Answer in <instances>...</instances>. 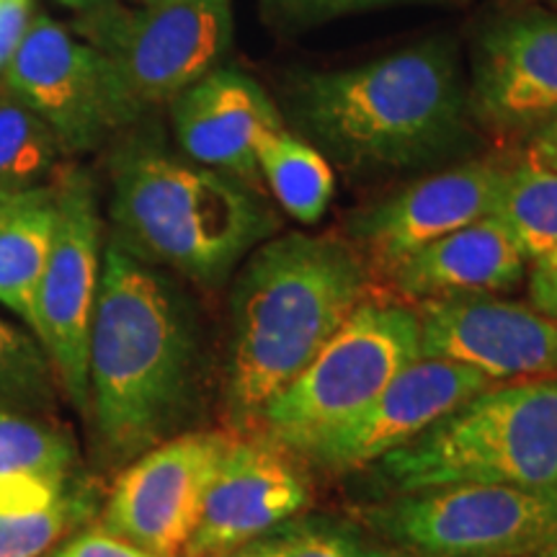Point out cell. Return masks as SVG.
Instances as JSON below:
<instances>
[{
    "instance_id": "obj_27",
    "label": "cell",
    "mask_w": 557,
    "mask_h": 557,
    "mask_svg": "<svg viewBox=\"0 0 557 557\" xmlns=\"http://www.w3.org/2000/svg\"><path fill=\"white\" fill-rule=\"evenodd\" d=\"M52 557H158L148 549L132 545L129 540L109 532L107 527H90L58 547Z\"/></svg>"
},
{
    "instance_id": "obj_29",
    "label": "cell",
    "mask_w": 557,
    "mask_h": 557,
    "mask_svg": "<svg viewBox=\"0 0 557 557\" xmlns=\"http://www.w3.org/2000/svg\"><path fill=\"white\" fill-rule=\"evenodd\" d=\"M34 0H0V73L9 67L13 52L32 24Z\"/></svg>"
},
{
    "instance_id": "obj_26",
    "label": "cell",
    "mask_w": 557,
    "mask_h": 557,
    "mask_svg": "<svg viewBox=\"0 0 557 557\" xmlns=\"http://www.w3.org/2000/svg\"><path fill=\"white\" fill-rule=\"evenodd\" d=\"M50 359L29 336L0 320V410L47 398Z\"/></svg>"
},
{
    "instance_id": "obj_16",
    "label": "cell",
    "mask_w": 557,
    "mask_h": 557,
    "mask_svg": "<svg viewBox=\"0 0 557 557\" xmlns=\"http://www.w3.org/2000/svg\"><path fill=\"white\" fill-rule=\"evenodd\" d=\"M470 107L496 129H534L555 120L557 13H517L480 34Z\"/></svg>"
},
{
    "instance_id": "obj_21",
    "label": "cell",
    "mask_w": 557,
    "mask_h": 557,
    "mask_svg": "<svg viewBox=\"0 0 557 557\" xmlns=\"http://www.w3.org/2000/svg\"><path fill=\"white\" fill-rule=\"evenodd\" d=\"M256 165L292 220L315 225L331 207L336 176L329 158L305 137L292 135L284 124L261 129L256 139Z\"/></svg>"
},
{
    "instance_id": "obj_14",
    "label": "cell",
    "mask_w": 557,
    "mask_h": 557,
    "mask_svg": "<svg viewBox=\"0 0 557 557\" xmlns=\"http://www.w3.org/2000/svg\"><path fill=\"white\" fill-rule=\"evenodd\" d=\"M308 504V480L284 447L271 438H230L186 557L248 545L299 517Z\"/></svg>"
},
{
    "instance_id": "obj_6",
    "label": "cell",
    "mask_w": 557,
    "mask_h": 557,
    "mask_svg": "<svg viewBox=\"0 0 557 557\" xmlns=\"http://www.w3.org/2000/svg\"><path fill=\"white\" fill-rule=\"evenodd\" d=\"M418 357L416 310L364 299L310 364L261 408L256 421L278 447L305 455L367 408Z\"/></svg>"
},
{
    "instance_id": "obj_23",
    "label": "cell",
    "mask_w": 557,
    "mask_h": 557,
    "mask_svg": "<svg viewBox=\"0 0 557 557\" xmlns=\"http://www.w3.org/2000/svg\"><path fill=\"white\" fill-rule=\"evenodd\" d=\"M60 139L37 111L0 90V189L26 191L50 186L62 173Z\"/></svg>"
},
{
    "instance_id": "obj_33",
    "label": "cell",
    "mask_w": 557,
    "mask_h": 557,
    "mask_svg": "<svg viewBox=\"0 0 557 557\" xmlns=\"http://www.w3.org/2000/svg\"><path fill=\"white\" fill-rule=\"evenodd\" d=\"M62 5H65V9H73V11H90V9H96V5H101V3H107V0H60Z\"/></svg>"
},
{
    "instance_id": "obj_28",
    "label": "cell",
    "mask_w": 557,
    "mask_h": 557,
    "mask_svg": "<svg viewBox=\"0 0 557 557\" xmlns=\"http://www.w3.org/2000/svg\"><path fill=\"white\" fill-rule=\"evenodd\" d=\"M271 13L289 21H320L341 13L377 9V5L406 3V0H263Z\"/></svg>"
},
{
    "instance_id": "obj_5",
    "label": "cell",
    "mask_w": 557,
    "mask_h": 557,
    "mask_svg": "<svg viewBox=\"0 0 557 557\" xmlns=\"http://www.w3.org/2000/svg\"><path fill=\"white\" fill-rule=\"evenodd\" d=\"M395 493L447 485L557 487V377L496 382L380 459Z\"/></svg>"
},
{
    "instance_id": "obj_25",
    "label": "cell",
    "mask_w": 557,
    "mask_h": 557,
    "mask_svg": "<svg viewBox=\"0 0 557 557\" xmlns=\"http://www.w3.org/2000/svg\"><path fill=\"white\" fill-rule=\"evenodd\" d=\"M88 513L86 496L67 493L58 504L0 517V557H45Z\"/></svg>"
},
{
    "instance_id": "obj_9",
    "label": "cell",
    "mask_w": 557,
    "mask_h": 557,
    "mask_svg": "<svg viewBox=\"0 0 557 557\" xmlns=\"http://www.w3.org/2000/svg\"><path fill=\"white\" fill-rule=\"evenodd\" d=\"M58 218L34 305V333L67 398L88 410V338L101 278V214L90 178L54 181Z\"/></svg>"
},
{
    "instance_id": "obj_12",
    "label": "cell",
    "mask_w": 557,
    "mask_h": 557,
    "mask_svg": "<svg viewBox=\"0 0 557 557\" xmlns=\"http://www.w3.org/2000/svg\"><path fill=\"white\" fill-rule=\"evenodd\" d=\"M421 357L447 359L493 382L557 377V320L491 295L426 299L416 310Z\"/></svg>"
},
{
    "instance_id": "obj_30",
    "label": "cell",
    "mask_w": 557,
    "mask_h": 557,
    "mask_svg": "<svg viewBox=\"0 0 557 557\" xmlns=\"http://www.w3.org/2000/svg\"><path fill=\"white\" fill-rule=\"evenodd\" d=\"M529 302L542 315L557 320V246L532 261L529 271Z\"/></svg>"
},
{
    "instance_id": "obj_35",
    "label": "cell",
    "mask_w": 557,
    "mask_h": 557,
    "mask_svg": "<svg viewBox=\"0 0 557 557\" xmlns=\"http://www.w3.org/2000/svg\"><path fill=\"white\" fill-rule=\"evenodd\" d=\"M139 5H148V3H158V0H137Z\"/></svg>"
},
{
    "instance_id": "obj_36",
    "label": "cell",
    "mask_w": 557,
    "mask_h": 557,
    "mask_svg": "<svg viewBox=\"0 0 557 557\" xmlns=\"http://www.w3.org/2000/svg\"><path fill=\"white\" fill-rule=\"evenodd\" d=\"M547 3H549V5H555V9H557V0H547Z\"/></svg>"
},
{
    "instance_id": "obj_3",
    "label": "cell",
    "mask_w": 557,
    "mask_h": 557,
    "mask_svg": "<svg viewBox=\"0 0 557 557\" xmlns=\"http://www.w3.org/2000/svg\"><path fill=\"white\" fill-rule=\"evenodd\" d=\"M364 299V259L344 240L287 233L250 250L230 295L227 403L235 418H259Z\"/></svg>"
},
{
    "instance_id": "obj_2",
    "label": "cell",
    "mask_w": 557,
    "mask_h": 557,
    "mask_svg": "<svg viewBox=\"0 0 557 557\" xmlns=\"http://www.w3.org/2000/svg\"><path fill=\"white\" fill-rule=\"evenodd\" d=\"M292 116L346 169H416L457 156L470 139V90L447 41H423L364 65L297 75Z\"/></svg>"
},
{
    "instance_id": "obj_1",
    "label": "cell",
    "mask_w": 557,
    "mask_h": 557,
    "mask_svg": "<svg viewBox=\"0 0 557 557\" xmlns=\"http://www.w3.org/2000/svg\"><path fill=\"white\" fill-rule=\"evenodd\" d=\"M197 338L169 278L120 243L103 250L88 338V410L111 459L165 442L191 398Z\"/></svg>"
},
{
    "instance_id": "obj_20",
    "label": "cell",
    "mask_w": 557,
    "mask_h": 557,
    "mask_svg": "<svg viewBox=\"0 0 557 557\" xmlns=\"http://www.w3.org/2000/svg\"><path fill=\"white\" fill-rule=\"evenodd\" d=\"M58 218L54 184L0 189V305L34 331V305Z\"/></svg>"
},
{
    "instance_id": "obj_10",
    "label": "cell",
    "mask_w": 557,
    "mask_h": 557,
    "mask_svg": "<svg viewBox=\"0 0 557 557\" xmlns=\"http://www.w3.org/2000/svg\"><path fill=\"white\" fill-rule=\"evenodd\" d=\"M3 88L50 124L65 156L88 152L135 122L109 62L50 16H34Z\"/></svg>"
},
{
    "instance_id": "obj_17",
    "label": "cell",
    "mask_w": 557,
    "mask_h": 557,
    "mask_svg": "<svg viewBox=\"0 0 557 557\" xmlns=\"http://www.w3.org/2000/svg\"><path fill=\"white\" fill-rule=\"evenodd\" d=\"M181 150L194 163L248 184L259 178L256 139L284 124L267 90L238 70L218 67L171 101Z\"/></svg>"
},
{
    "instance_id": "obj_32",
    "label": "cell",
    "mask_w": 557,
    "mask_h": 557,
    "mask_svg": "<svg viewBox=\"0 0 557 557\" xmlns=\"http://www.w3.org/2000/svg\"><path fill=\"white\" fill-rule=\"evenodd\" d=\"M205 557H263L261 537L253 540V542H248V545H240V547H233V549H222V553L205 555Z\"/></svg>"
},
{
    "instance_id": "obj_8",
    "label": "cell",
    "mask_w": 557,
    "mask_h": 557,
    "mask_svg": "<svg viewBox=\"0 0 557 557\" xmlns=\"http://www.w3.org/2000/svg\"><path fill=\"white\" fill-rule=\"evenodd\" d=\"M367 521L413 557H537L557 540V487L447 485L367 511Z\"/></svg>"
},
{
    "instance_id": "obj_31",
    "label": "cell",
    "mask_w": 557,
    "mask_h": 557,
    "mask_svg": "<svg viewBox=\"0 0 557 557\" xmlns=\"http://www.w3.org/2000/svg\"><path fill=\"white\" fill-rule=\"evenodd\" d=\"M524 163L557 173V116L532 129Z\"/></svg>"
},
{
    "instance_id": "obj_7",
    "label": "cell",
    "mask_w": 557,
    "mask_h": 557,
    "mask_svg": "<svg viewBox=\"0 0 557 557\" xmlns=\"http://www.w3.org/2000/svg\"><path fill=\"white\" fill-rule=\"evenodd\" d=\"M73 34L109 62L137 120L218 70L233 45V5L230 0H158L124 9L107 0L83 11Z\"/></svg>"
},
{
    "instance_id": "obj_22",
    "label": "cell",
    "mask_w": 557,
    "mask_h": 557,
    "mask_svg": "<svg viewBox=\"0 0 557 557\" xmlns=\"http://www.w3.org/2000/svg\"><path fill=\"white\" fill-rule=\"evenodd\" d=\"M511 235L527 261L557 246V173L521 163L504 169L491 214Z\"/></svg>"
},
{
    "instance_id": "obj_4",
    "label": "cell",
    "mask_w": 557,
    "mask_h": 557,
    "mask_svg": "<svg viewBox=\"0 0 557 557\" xmlns=\"http://www.w3.org/2000/svg\"><path fill=\"white\" fill-rule=\"evenodd\" d=\"M111 220L124 250L199 284H220L278 227L248 184L150 145L114 158Z\"/></svg>"
},
{
    "instance_id": "obj_19",
    "label": "cell",
    "mask_w": 557,
    "mask_h": 557,
    "mask_svg": "<svg viewBox=\"0 0 557 557\" xmlns=\"http://www.w3.org/2000/svg\"><path fill=\"white\" fill-rule=\"evenodd\" d=\"M75 447L39 418L0 410V517L39 511L67 496Z\"/></svg>"
},
{
    "instance_id": "obj_11",
    "label": "cell",
    "mask_w": 557,
    "mask_h": 557,
    "mask_svg": "<svg viewBox=\"0 0 557 557\" xmlns=\"http://www.w3.org/2000/svg\"><path fill=\"white\" fill-rule=\"evenodd\" d=\"M227 444L184 434L143 451L111 487L101 527L158 557H186Z\"/></svg>"
},
{
    "instance_id": "obj_13",
    "label": "cell",
    "mask_w": 557,
    "mask_h": 557,
    "mask_svg": "<svg viewBox=\"0 0 557 557\" xmlns=\"http://www.w3.org/2000/svg\"><path fill=\"white\" fill-rule=\"evenodd\" d=\"M491 385L496 382L457 361L418 357L367 408L312 444L305 455L325 470L367 468Z\"/></svg>"
},
{
    "instance_id": "obj_15",
    "label": "cell",
    "mask_w": 557,
    "mask_h": 557,
    "mask_svg": "<svg viewBox=\"0 0 557 557\" xmlns=\"http://www.w3.org/2000/svg\"><path fill=\"white\" fill-rule=\"evenodd\" d=\"M504 169L468 163L431 173L348 218V233L377 267L393 271L429 243L491 214Z\"/></svg>"
},
{
    "instance_id": "obj_24",
    "label": "cell",
    "mask_w": 557,
    "mask_h": 557,
    "mask_svg": "<svg viewBox=\"0 0 557 557\" xmlns=\"http://www.w3.org/2000/svg\"><path fill=\"white\" fill-rule=\"evenodd\" d=\"M263 557H413L346 521L295 517L261 537Z\"/></svg>"
},
{
    "instance_id": "obj_34",
    "label": "cell",
    "mask_w": 557,
    "mask_h": 557,
    "mask_svg": "<svg viewBox=\"0 0 557 557\" xmlns=\"http://www.w3.org/2000/svg\"><path fill=\"white\" fill-rule=\"evenodd\" d=\"M537 557H557V540L549 545L547 549H542V553Z\"/></svg>"
},
{
    "instance_id": "obj_18",
    "label": "cell",
    "mask_w": 557,
    "mask_h": 557,
    "mask_svg": "<svg viewBox=\"0 0 557 557\" xmlns=\"http://www.w3.org/2000/svg\"><path fill=\"white\" fill-rule=\"evenodd\" d=\"M387 274L400 295L426 302L517 287L527 259L500 222L483 218L416 250Z\"/></svg>"
}]
</instances>
